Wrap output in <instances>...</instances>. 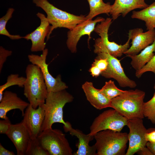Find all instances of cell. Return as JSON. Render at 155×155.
<instances>
[{
	"instance_id": "1",
	"label": "cell",
	"mask_w": 155,
	"mask_h": 155,
	"mask_svg": "<svg viewBox=\"0 0 155 155\" xmlns=\"http://www.w3.org/2000/svg\"><path fill=\"white\" fill-rule=\"evenodd\" d=\"M73 99V96L65 90L48 92L44 104L45 116L41 132L51 128L56 123H62L64 129L69 126L70 123L63 119V108L66 104L72 102Z\"/></svg>"
},
{
	"instance_id": "2",
	"label": "cell",
	"mask_w": 155,
	"mask_h": 155,
	"mask_svg": "<svg viewBox=\"0 0 155 155\" xmlns=\"http://www.w3.org/2000/svg\"><path fill=\"white\" fill-rule=\"evenodd\" d=\"M26 74L24 94L30 104L36 108L45 103L48 93L46 84L40 68L36 65H28Z\"/></svg>"
},
{
	"instance_id": "3",
	"label": "cell",
	"mask_w": 155,
	"mask_h": 155,
	"mask_svg": "<svg viewBox=\"0 0 155 155\" xmlns=\"http://www.w3.org/2000/svg\"><path fill=\"white\" fill-rule=\"evenodd\" d=\"M145 92L138 89L130 90L111 100L110 107L127 120L143 119Z\"/></svg>"
},
{
	"instance_id": "4",
	"label": "cell",
	"mask_w": 155,
	"mask_h": 155,
	"mask_svg": "<svg viewBox=\"0 0 155 155\" xmlns=\"http://www.w3.org/2000/svg\"><path fill=\"white\" fill-rule=\"evenodd\" d=\"M36 6L42 8L47 15L46 18L50 26L47 40L53 30L58 28L71 30L77 25L86 20L83 15H75L60 9L51 3L48 0H32Z\"/></svg>"
},
{
	"instance_id": "5",
	"label": "cell",
	"mask_w": 155,
	"mask_h": 155,
	"mask_svg": "<svg viewBox=\"0 0 155 155\" xmlns=\"http://www.w3.org/2000/svg\"><path fill=\"white\" fill-rule=\"evenodd\" d=\"M94 138L96 155H125L128 141L127 133L104 130L95 134Z\"/></svg>"
},
{
	"instance_id": "6",
	"label": "cell",
	"mask_w": 155,
	"mask_h": 155,
	"mask_svg": "<svg viewBox=\"0 0 155 155\" xmlns=\"http://www.w3.org/2000/svg\"><path fill=\"white\" fill-rule=\"evenodd\" d=\"M112 18H107L95 26L94 31L100 37L95 41L94 52L97 54L104 53L116 58L120 57L130 47L131 38L128 35L127 41L123 45H119L115 42L110 41L108 39V32L112 22Z\"/></svg>"
},
{
	"instance_id": "7",
	"label": "cell",
	"mask_w": 155,
	"mask_h": 155,
	"mask_svg": "<svg viewBox=\"0 0 155 155\" xmlns=\"http://www.w3.org/2000/svg\"><path fill=\"white\" fill-rule=\"evenodd\" d=\"M37 139L49 155H72L73 150L65 135L58 129L49 128L42 131Z\"/></svg>"
},
{
	"instance_id": "8",
	"label": "cell",
	"mask_w": 155,
	"mask_h": 155,
	"mask_svg": "<svg viewBox=\"0 0 155 155\" xmlns=\"http://www.w3.org/2000/svg\"><path fill=\"white\" fill-rule=\"evenodd\" d=\"M127 120L114 109L106 110L94 119L90 126L89 134L94 136L98 132L106 129L120 132L127 125Z\"/></svg>"
},
{
	"instance_id": "9",
	"label": "cell",
	"mask_w": 155,
	"mask_h": 155,
	"mask_svg": "<svg viewBox=\"0 0 155 155\" xmlns=\"http://www.w3.org/2000/svg\"><path fill=\"white\" fill-rule=\"evenodd\" d=\"M96 58H105L108 61L106 69L102 71L101 75L106 78H113L122 87L135 88L137 84L129 79L125 74L120 61L116 57L106 53H98Z\"/></svg>"
},
{
	"instance_id": "10",
	"label": "cell",
	"mask_w": 155,
	"mask_h": 155,
	"mask_svg": "<svg viewBox=\"0 0 155 155\" xmlns=\"http://www.w3.org/2000/svg\"><path fill=\"white\" fill-rule=\"evenodd\" d=\"M42 51L40 56L31 54L28 55V58L31 63L38 66L40 68L48 92H57L66 90L68 86L62 81L61 75H59L55 78L49 72L48 65L46 62L48 49H45Z\"/></svg>"
},
{
	"instance_id": "11",
	"label": "cell",
	"mask_w": 155,
	"mask_h": 155,
	"mask_svg": "<svg viewBox=\"0 0 155 155\" xmlns=\"http://www.w3.org/2000/svg\"><path fill=\"white\" fill-rule=\"evenodd\" d=\"M127 126L129 129L128 134L129 146L126 155H133L146 146L147 142L145 134L147 129L143 124L142 119L128 120Z\"/></svg>"
},
{
	"instance_id": "12",
	"label": "cell",
	"mask_w": 155,
	"mask_h": 155,
	"mask_svg": "<svg viewBox=\"0 0 155 155\" xmlns=\"http://www.w3.org/2000/svg\"><path fill=\"white\" fill-rule=\"evenodd\" d=\"M44 116V105L34 108L30 104L26 109L22 121L32 140L36 139L41 132Z\"/></svg>"
},
{
	"instance_id": "13",
	"label": "cell",
	"mask_w": 155,
	"mask_h": 155,
	"mask_svg": "<svg viewBox=\"0 0 155 155\" xmlns=\"http://www.w3.org/2000/svg\"><path fill=\"white\" fill-rule=\"evenodd\" d=\"M105 20L102 17H98L94 20H86L77 25L71 30H69L67 33L66 44L71 52L75 53L77 52V44L80 38L87 35L89 40L91 33L94 31L96 24Z\"/></svg>"
},
{
	"instance_id": "14",
	"label": "cell",
	"mask_w": 155,
	"mask_h": 155,
	"mask_svg": "<svg viewBox=\"0 0 155 155\" xmlns=\"http://www.w3.org/2000/svg\"><path fill=\"white\" fill-rule=\"evenodd\" d=\"M6 135L14 144L17 155H26L32 139L22 121L11 124Z\"/></svg>"
},
{
	"instance_id": "15",
	"label": "cell",
	"mask_w": 155,
	"mask_h": 155,
	"mask_svg": "<svg viewBox=\"0 0 155 155\" xmlns=\"http://www.w3.org/2000/svg\"><path fill=\"white\" fill-rule=\"evenodd\" d=\"M131 40V45L124 54L134 55L152 44L155 39V29L143 32L142 28L130 30L128 33Z\"/></svg>"
},
{
	"instance_id": "16",
	"label": "cell",
	"mask_w": 155,
	"mask_h": 155,
	"mask_svg": "<svg viewBox=\"0 0 155 155\" xmlns=\"http://www.w3.org/2000/svg\"><path fill=\"white\" fill-rule=\"evenodd\" d=\"M36 15L40 20V25L33 31L23 37V38L27 40H31L30 50L33 52L42 51L45 49L44 40L49 33L50 27L46 17L44 14L38 12Z\"/></svg>"
},
{
	"instance_id": "17",
	"label": "cell",
	"mask_w": 155,
	"mask_h": 155,
	"mask_svg": "<svg viewBox=\"0 0 155 155\" xmlns=\"http://www.w3.org/2000/svg\"><path fill=\"white\" fill-rule=\"evenodd\" d=\"M30 104L19 97L15 93L5 90L0 101V118L7 119V113L9 111L14 109H18L23 116L24 110Z\"/></svg>"
},
{
	"instance_id": "18",
	"label": "cell",
	"mask_w": 155,
	"mask_h": 155,
	"mask_svg": "<svg viewBox=\"0 0 155 155\" xmlns=\"http://www.w3.org/2000/svg\"><path fill=\"white\" fill-rule=\"evenodd\" d=\"M65 131L69 132L72 136L76 137L78 142L76 144L78 150L73 154L74 155H96V150L94 144L92 146L89 145L94 136L89 134H85L80 130L73 128L71 124L67 128L64 129Z\"/></svg>"
},
{
	"instance_id": "19",
	"label": "cell",
	"mask_w": 155,
	"mask_h": 155,
	"mask_svg": "<svg viewBox=\"0 0 155 155\" xmlns=\"http://www.w3.org/2000/svg\"><path fill=\"white\" fill-rule=\"evenodd\" d=\"M149 5L145 0H115L112 5L110 14L115 20L120 15L125 17L129 12L136 9H144Z\"/></svg>"
},
{
	"instance_id": "20",
	"label": "cell",
	"mask_w": 155,
	"mask_h": 155,
	"mask_svg": "<svg viewBox=\"0 0 155 155\" xmlns=\"http://www.w3.org/2000/svg\"><path fill=\"white\" fill-rule=\"evenodd\" d=\"M86 98L90 103L96 109L101 110L110 106L111 100L106 97L95 88L91 82L86 81L82 86Z\"/></svg>"
},
{
	"instance_id": "21",
	"label": "cell",
	"mask_w": 155,
	"mask_h": 155,
	"mask_svg": "<svg viewBox=\"0 0 155 155\" xmlns=\"http://www.w3.org/2000/svg\"><path fill=\"white\" fill-rule=\"evenodd\" d=\"M155 39L154 42L136 55H127L131 59V64L136 71L140 70L152 59L155 55Z\"/></svg>"
},
{
	"instance_id": "22",
	"label": "cell",
	"mask_w": 155,
	"mask_h": 155,
	"mask_svg": "<svg viewBox=\"0 0 155 155\" xmlns=\"http://www.w3.org/2000/svg\"><path fill=\"white\" fill-rule=\"evenodd\" d=\"M131 18L144 21L147 30L155 29V2L142 10L133 11Z\"/></svg>"
},
{
	"instance_id": "23",
	"label": "cell",
	"mask_w": 155,
	"mask_h": 155,
	"mask_svg": "<svg viewBox=\"0 0 155 155\" xmlns=\"http://www.w3.org/2000/svg\"><path fill=\"white\" fill-rule=\"evenodd\" d=\"M89 3L90 11L86 16V20H92L96 16L104 13L109 15L112 5L109 2L105 3L103 0H87Z\"/></svg>"
},
{
	"instance_id": "24",
	"label": "cell",
	"mask_w": 155,
	"mask_h": 155,
	"mask_svg": "<svg viewBox=\"0 0 155 155\" xmlns=\"http://www.w3.org/2000/svg\"><path fill=\"white\" fill-rule=\"evenodd\" d=\"M100 91L106 97L111 100L122 94L127 90H123L118 88L115 85L114 81L110 80L105 82L104 85L100 89Z\"/></svg>"
},
{
	"instance_id": "25",
	"label": "cell",
	"mask_w": 155,
	"mask_h": 155,
	"mask_svg": "<svg viewBox=\"0 0 155 155\" xmlns=\"http://www.w3.org/2000/svg\"><path fill=\"white\" fill-rule=\"evenodd\" d=\"M26 78L19 76L18 74H11L7 78L6 82L0 86V101L1 100L3 93L7 88L14 85L20 87H23Z\"/></svg>"
},
{
	"instance_id": "26",
	"label": "cell",
	"mask_w": 155,
	"mask_h": 155,
	"mask_svg": "<svg viewBox=\"0 0 155 155\" xmlns=\"http://www.w3.org/2000/svg\"><path fill=\"white\" fill-rule=\"evenodd\" d=\"M14 10L13 8H9L5 15L0 19V34L7 36L13 40L23 38V37L19 35L11 34L6 29L7 23L11 18L12 14Z\"/></svg>"
},
{
	"instance_id": "27",
	"label": "cell",
	"mask_w": 155,
	"mask_h": 155,
	"mask_svg": "<svg viewBox=\"0 0 155 155\" xmlns=\"http://www.w3.org/2000/svg\"><path fill=\"white\" fill-rule=\"evenodd\" d=\"M155 92L153 97L148 101L144 102L143 114L153 124H155V83L154 86Z\"/></svg>"
},
{
	"instance_id": "28",
	"label": "cell",
	"mask_w": 155,
	"mask_h": 155,
	"mask_svg": "<svg viewBox=\"0 0 155 155\" xmlns=\"http://www.w3.org/2000/svg\"><path fill=\"white\" fill-rule=\"evenodd\" d=\"M26 155H49L36 139L31 140Z\"/></svg>"
},
{
	"instance_id": "29",
	"label": "cell",
	"mask_w": 155,
	"mask_h": 155,
	"mask_svg": "<svg viewBox=\"0 0 155 155\" xmlns=\"http://www.w3.org/2000/svg\"><path fill=\"white\" fill-rule=\"evenodd\" d=\"M150 71L155 75V54L152 59L141 69L136 71L135 75L137 78H140L146 72Z\"/></svg>"
},
{
	"instance_id": "30",
	"label": "cell",
	"mask_w": 155,
	"mask_h": 155,
	"mask_svg": "<svg viewBox=\"0 0 155 155\" xmlns=\"http://www.w3.org/2000/svg\"><path fill=\"white\" fill-rule=\"evenodd\" d=\"M12 52L5 49L2 46L0 47V73H1L3 64L6 61L7 58L11 55Z\"/></svg>"
},
{
	"instance_id": "31",
	"label": "cell",
	"mask_w": 155,
	"mask_h": 155,
	"mask_svg": "<svg viewBox=\"0 0 155 155\" xmlns=\"http://www.w3.org/2000/svg\"><path fill=\"white\" fill-rule=\"evenodd\" d=\"M108 63L107 59L105 58L95 59L92 65L95 66L99 69L102 71H104L107 69Z\"/></svg>"
},
{
	"instance_id": "32",
	"label": "cell",
	"mask_w": 155,
	"mask_h": 155,
	"mask_svg": "<svg viewBox=\"0 0 155 155\" xmlns=\"http://www.w3.org/2000/svg\"><path fill=\"white\" fill-rule=\"evenodd\" d=\"M11 122L9 118L0 120V133L5 134L9 129L11 125Z\"/></svg>"
},
{
	"instance_id": "33",
	"label": "cell",
	"mask_w": 155,
	"mask_h": 155,
	"mask_svg": "<svg viewBox=\"0 0 155 155\" xmlns=\"http://www.w3.org/2000/svg\"><path fill=\"white\" fill-rule=\"evenodd\" d=\"M145 137L147 142H155V128H151L147 129Z\"/></svg>"
},
{
	"instance_id": "34",
	"label": "cell",
	"mask_w": 155,
	"mask_h": 155,
	"mask_svg": "<svg viewBox=\"0 0 155 155\" xmlns=\"http://www.w3.org/2000/svg\"><path fill=\"white\" fill-rule=\"evenodd\" d=\"M89 71L93 77L96 78L102 72L101 70L97 67L93 65H92Z\"/></svg>"
},
{
	"instance_id": "35",
	"label": "cell",
	"mask_w": 155,
	"mask_h": 155,
	"mask_svg": "<svg viewBox=\"0 0 155 155\" xmlns=\"http://www.w3.org/2000/svg\"><path fill=\"white\" fill-rule=\"evenodd\" d=\"M0 155H15V154L12 151H10L5 148L0 144Z\"/></svg>"
},
{
	"instance_id": "36",
	"label": "cell",
	"mask_w": 155,
	"mask_h": 155,
	"mask_svg": "<svg viewBox=\"0 0 155 155\" xmlns=\"http://www.w3.org/2000/svg\"><path fill=\"white\" fill-rule=\"evenodd\" d=\"M140 155H153L150 150L146 147L142 148L137 153Z\"/></svg>"
},
{
	"instance_id": "37",
	"label": "cell",
	"mask_w": 155,
	"mask_h": 155,
	"mask_svg": "<svg viewBox=\"0 0 155 155\" xmlns=\"http://www.w3.org/2000/svg\"><path fill=\"white\" fill-rule=\"evenodd\" d=\"M146 147L150 150L153 155H155V142H148L146 144Z\"/></svg>"
}]
</instances>
